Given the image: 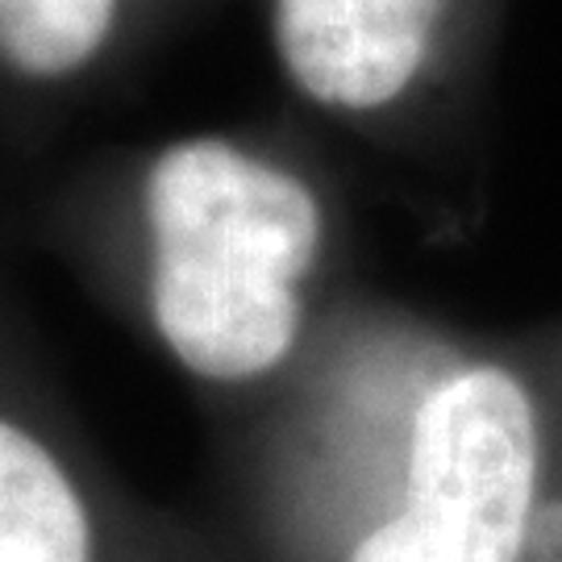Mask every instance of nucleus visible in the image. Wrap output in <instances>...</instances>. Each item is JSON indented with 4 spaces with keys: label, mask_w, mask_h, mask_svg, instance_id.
Listing matches in <instances>:
<instances>
[{
    "label": "nucleus",
    "mask_w": 562,
    "mask_h": 562,
    "mask_svg": "<svg viewBox=\"0 0 562 562\" xmlns=\"http://www.w3.org/2000/svg\"><path fill=\"white\" fill-rule=\"evenodd\" d=\"M150 313L201 380L276 371L301 338V283L322 250L313 188L225 138H183L146 171Z\"/></svg>",
    "instance_id": "f257e3e1"
},
{
    "label": "nucleus",
    "mask_w": 562,
    "mask_h": 562,
    "mask_svg": "<svg viewBox=\"0 0 562 562\" xmlns=\"http://www.w3.org/2000/svg\"><path fill=\"white\" fill-rule=\"evenodd\" d=\"M0 562H92V517L63 462L0 417Z\"/></svg>",
    "instance_id": "20e7f679"
},
{
    "label": "nucleus",
    "mask_w": 562,
    "mask_h": 562,
    "mask_svg": "<svg viewBox=\"0 0 562 562\" xmlns=\"http://www.w3.org/2000/svg\"><path fill=\"white\" fill-rule=\"evenodd\" d=\"M121 0H0V63L21 80L83 71L113 34Z\"/></svg>",
    "instance_id": "39448f33"
},
{
    "label": "nucleus",
    "mask_w": 562,
    "mask_h": 562,
    "mask_svg": "<svg viewBox=\"0 0 562 562\" xmlns=\"http://www.w3.org/2000/svg\"><path fill=\"white\" fill-rule=\"evenodd\" d=\"M550 487V434L513 362L467 359L425 387L408 422L404 504L350 562H525Z\"/></svg>",
    "instance_id": "f03ea898"
},
{
    "label": "nucleus",
    "mask_w": 562,
    "mask_h": 562,
    "mask_svg": "<svg viewBox=\"0 0 562 562\" xmlns=\"http://www.w3.org/2000/svg\"><path fill=\"white\" fill-rule=\"evenodd\" d=\"M454 0H271L288 80L329 113L396 104L438 55Z\"/></svg>",
    "instance_id": "7ed1b4c3"
}]
</instances>
